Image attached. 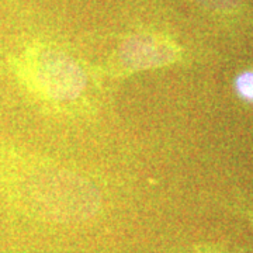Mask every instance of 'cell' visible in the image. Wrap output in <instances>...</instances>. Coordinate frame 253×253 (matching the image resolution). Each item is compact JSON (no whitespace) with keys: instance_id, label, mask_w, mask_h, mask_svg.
I'll return each instance as SVG.
<instances>
[{"instance_id":"6da1fadb","label":"cell","mask_w":253,"mask_h":253,"mask_svg":"<svg viewBox=\"0 0 253 253\" xmlns=\"http://www.w3.org/2000/svg\"><path fill=\"white\" fill-rule=\"evenodd\" d=\"M28 75L45 96L55 100L76 99L86 78L69 55L52 48H40L28 56Z\"/></svg>"},{"instance_id":"7a4b0ae2","label":"cell","mask_w":253,"mask_h":253,"mask_svg":"<svg viewBox=\"0 0 253 253\" xmlns=\"http://www.w3.org/2000/svg\"><path fill=\"white\" fill-rule=\"evenodd\" d=\"M179 51L172 41L156 34L139 33L123 41L117 51L120 65L128 71H144L170 65Z\"/></svg>"},{"instance_id":"3957f363","label":"cell","mask_w":253,"mask_h":253,"mask_svg":"<svg viewBox=\"0 0 253 253\" xmlns=\"http://www.w3.org/2000/svg\"><path fill=\"white\" fill-rule=\"evenodd\" d=\"M196 3L218 14H231L242 6V0H196Z\"/></svg>"},{"instance_id":"277c9868","label":"cell","mask_w":253,"mask_h":253,"mask_svg":"<svg viewBox=\"0 0 253 253\" xmlns=\"http://www.w3.org/2000/svg\"><path fill=\"white\" fill-rule=\"evenodd\" d=\"M236 89L238 93L244 97V99L253 101V72L242 73L238 79H236Z\"/></svg>"}]
</instances>
